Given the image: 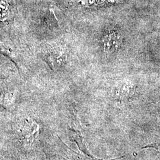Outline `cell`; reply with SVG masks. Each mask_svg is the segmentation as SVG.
Segmentation results:
<instances>
[{
  "mask_svg": "<svg viewBox=\"0 0 160 160\" xmlns=\"http://www.w3.org/2000/svg\"><path fill=\"white\" fill-rule=\"evenodd\" d=\"M47 59L49 62L52 63L54 67H60L65 63V58H64V53L56 49H51L48 53Z\"/></svg>",
  "mask_w": 160,
  "mask_h": 160,
  "instance_id": "obj_1",
  "label": "cell"
},
{
  "mask_svg": "<svg viewBox=\"0 0 160 160\" xmlns=\"http://www.w3.org/2000/svg\"><path fill=\"white\" fill-rule=\"evenodd\" d=\"M119 38V34L114 32L106 34L104 39V48L106 51H112L116 49L118 46Z\"/></svg>",
  "mask_w": 160,
  "mask_h": 160,
  "instance_id": "obj_2",
  "label": "cell"
}]
</instances>
